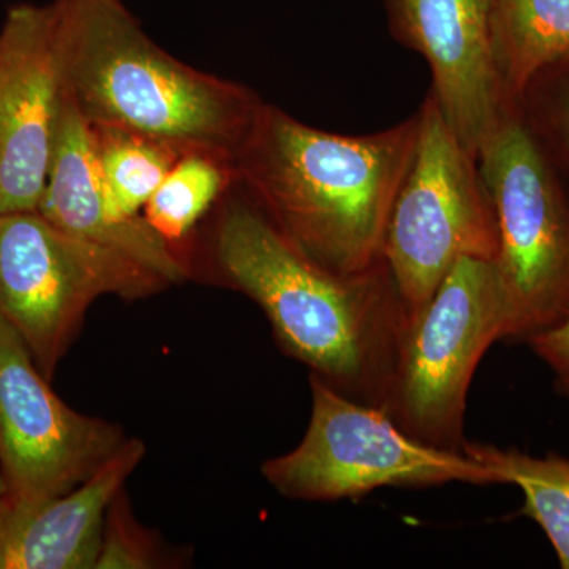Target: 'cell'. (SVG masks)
<instances>
[{"instance_id": "obj_14", "label": "cell", "mask_w": 569, "mask_h": 569, "mask_svg": "<svg viewBox=\"0 0 569 569\" xmlns=\"http://www.w3.org/2000/svg\"><path fill=\"white\" fill-rule=\"evenodd\" d=\"M569 56V0H496L493 59L509 111L539 71Z\"/></svg>"}, {"instance_id": "obj_4", "label": "cell", "mask_w": 569, "mask_h": 569, "mask_svg": "<svg viewBox=\"0 0 569 569\" xmlns=\"http://www.w3.org/2000/svg\"><path fill=\"white\" fill-rule=\"evenodd\" d=\"M418 112L417 152L381 247L410 323L459 260H496L500 246L496 206L478 157L452 132L432 93Z\"/></svg>"}, {"instance_id": "obj_12", "label": "cell", "mask_w": 569, "mask_h": 569, "mask_svg": "<svg viewBox=\"0 0 569 569\" xmlns=\"http://www.w3.org/2000/svg\"><path fill=\"white\" fill-rule=\"evenodd\" d=\"M37 211L63 233L132 261L167 287L189 277L176 247L144 217H123L116 211L97 160L91 126L67 96Z\"/></svg>"}, {"instance_id": "obj_16", "label": "cell", "mask_w": 569, "mask_h": 569, "mask_svg": "<svg viewBox=\"0 0 569 569\" xmlns=\"http://www.w3.org/2000/svg\"><path fill=\"white\" fill-rule=\"evenodd\" d=\"M234 183V164L201 153L182 156L142 209V217L174 246Z\"/></svg>"}, {"instance_id": "obj_1", "label": "cell", "mask_w": 569, "mask_h": 569, "mask_svg": "<svg viewBox=\"0 0 569 569\" xmlns=\"http://www.w3.org/2000/svg\"><path fill=\"white\" fill-rule=\"evenodd\" d=\"M212 247L223 282L260 306L284 353L340 395L383 408L410 325L385 260L356 274L321 268L238 182L222 198Z\"/></svg>"}, {"instance_id": "obj_9", "label": "cell", "mask_w": 569, "mask_h": 569, "mask_svg": "<svg viewBox=\"0 0 569 569\" xmlns=\"http://www.w3.org/2000/svg\"><path fill=\"white\" fill-rule=\"evenodd\" d=\"M126 441L121 427L62 402L21 337L0 318L2 503L37 505L70 492Z\"/></svg>"}, {"instance_id": "obj_7", "label": "cell", "mask_w": 569, "mask_h": 569, "mask_svg": "<svg viewBox=\"0 0 569 569\" xmlns=\"http://www.w3.org/2000/svg\"><path fill=\"white\" fill-rule=\"evenodd\" d=\"M310 391L312 417L301 443L261 467L266 481L283 497L339 501L385 488L497 486L492 471L466 452L419 443L380 408L340 395L313 373Z\"/></svg>"}, {"instance_id": "obj_6", "label": "cell", "mask_w": 569, "mask_h": 569, "mask_svg": "<svg viewBox=\"0 0 569 569\" xmlns=\"http://www.w3.org/2000/svg\"><path fill=\"white\" fill-rule=\"evenodd\" d=\"M507 323L496 261L459 260L408 325L381 411L419 443L463 452L471 380Z\"/></svg>"}, {"instance_id": "obj_2", "label": "cell", "mask_w": 569, "mask_h": 569, "mask_svg": "<svg viewBox=\"0 0 569 569\" xmlns=\"http://www.w3.org/2000/svg\"><path fill=\"white\" fill-rule=\"evenodd\" d=\"M418 137V111L380 132L337 134L261 103L234 159L236 182L313 263L356 274L383 260Z\"/></svg>"}, {"instance_id": "obj_3", "label": "cell", "mask_w": 569, "mask_h": 569, "mask_svg": "<svg viewBox=\"0 0 569 569\" xmlns=\"http://www.w3.org/2000/svg\"><path fill=\"white\" fill-rule=\"evenodd\" d=\"M63 89L92 129L234 164L261 100L153 43L121 0H52Z\"/></svg>"}, {"instance_id": "obj_21", "label": "cell", "mask_w": 569, "mask_h": 569, "mask_svg": "<svg viewBox=\"0 0 569 569\" xmlns=\"http://www.w3.org/2000/svg\"><path fill=\"white\" fill-rule=\"evenodd\" d=\"M3 492L6 489H3L2 473H0V503H2Z\"/></svg>"}, {"instance_id": "obj_20", "label": "cell", "mask_w": 569, "mask_h": 569, "mask_svg": "<svg viewBox=\"0 0 569 569\" xmlns=\"http://www.w3.org/2000/svg\"><path fill=\"white\" fill-rule=\"evenodd\" d=\"M526 346L552 373L556 391L569 400V316L548 331L531 337Z\"/></svg>"}, {"instance_id": "obj_13", "label": "cell", "mask_w": 569, "mask_h": 569, "mask_svg": "<svg viewBox=\"0 0 569 569\" xmlns=\"http://www.w3.org/2000/svg\"><path fill=\"white\" fill-rule=\"evenodd\" d=\"M146 455L127 440L88 481L37 505L0 503V569H93L114 498Z\"/></svg>"}, {"instance_id": "obj_18", "label": "cell", "mask_w": 569, "mask_h": 569, "mask_svg": "<svg viewBox=\"0 0 569 569\" xmlns=\"http://www.w3.org/2000/svg\"><path fill=\"white\" fill-rule=\"evenodd\" d=\"M518 111L569 186V56L539 71L520 96Z\"/></svg>"}, {"instance_id": "obj_10", "label": "cell", "mask_w": 569, "mask_h": 569, "mask_svg": "<svg viewBox=\"0 0 569 569\" xmlns=\"http://www.w3.org/2000/svg\"><path fill=\"white\" fill-rule=\"evenodd\" d=\"M63 99L54 2L13 7L0 28V216L39 209Z\"/></svg>"}, {"instance_id": "obj_11", "label": "cell", "mask_w": 569, "mask_h": 569, "mask_svg": "<svg viewBox=\"0 0 569 569\" xmlns=\"http://www.w3.org/2000/svg\"><path fill=\"white\" fill-rule=\"evenodd\" d=\"M389 31L425 59L445 121L468 151L509 114L493 59L496 0H383Z\"/></svg>"}, {"instance_id": "obj_8", "label": "cell", "mask_w": 569, "mask_h": 569, "mask_svg": "<svg viewBox=\"0 0 569 569\" xmlns=\"http://www.w3.org/2000/svg\"><path fill=\"white\" fill-rule=\"evenodd\" d=\"M163 288L159 277L63 233L39 211L0 216V318L48 380L96 299L148 298Z\"/></svg>"}, {"instance_id": "obj_19", "label": "cell", "mask_w": 569, "mask_h": 569, "mask_svg": "<svg viewBox=\"0 0 569 569\" xmlns=\"http://www.w3.org/2000/svg\"><path fill=\"white\" fill-rule=\"evenodd\" d=\"M122 492L114 498L104 520L102 549L97 569L151 568L153 550L151 541L141 537L123 503Z\"/></svg>"}, {"instance_id": "obj_5", "label": "cell", "mask_w": 569, "mask_h": 569, "mask_svg": "<svg viewBox=\"0 0 569 569\" xmlns=\"http://www.w3.org/2000/svg\"><path fill=\"white\" fill-rule=\"evenodd\" d=\"M478 164L497 212L503 342L526 343L569 316V186L518 110L481 146Z\"/></svg>"}, {"instance_id": "obj_17", "label": "cell", "mask_w": 569, "mask_h": 569, "mask_svg": "<svg viewBox=\"0 0 569 569\" xmlns=\"http://www.w3.org/2000/svg\"><path fill=\"white\" fill-rule=\"evenodd\" d=\"M92 132L112 206L123 217L140 216L181 157L137 134L107 129H92Z\"/></svg>"}, {"instance_id": "obj_15", "label": "cell", "mask_w": 569, "mask_h": 569, "mask_svg": "<svg viewBox=\"0 0 569 569\" xmlns=\"http://www.w3.org/2000/svg\"><path fill=\"white\" fill-rule=\"evenodd\" d=\"M463 452L489 468L497 485L516 486L523 496L518 516L538 523L560 568L569 569V459L557 452L542 458L515 448L467 441Z\"/></svg>"}]
</instances>
